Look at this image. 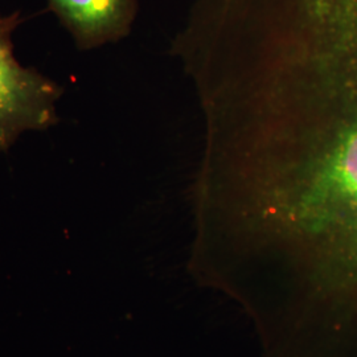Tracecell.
Wrapping results in <instances>:
<instances>
[{"label":"cell","instance_id":"cell-1","mask_svg":"<svg viewBox=\"0 0 357 357\" xmlns=\"http://www.w3.org/2000/svg\"><path fill=\"white\" fill-rule=\"evenodd\" d=\"M307 24L328 59L337 113L306 175L266 193L264 217L305 281L357 308V0H315Z\"/></svg>","mask_w":357,"mask_h":357},{"label":"cell","instance_id":"cell-3","mask_svg":"<svg viewBox=\"0 0 357 357\" xmlns=\"http://www.w3.org/2000/svg\"><path fill=\"white\" fill-rule=\"evenodd\" d=\"M77 48L86 51L128 35L138 0H48Z\"/></svg>","mask_w":357,"mask_h":357},{"label":"cell","instance_id":"cell-2","mask_svg":"<svg viewBox=\"0 0 357 357\" xmlns=\"http://www.w3.org/2000/svg\"><path fill=\"white\" fill-rule=\"evenodd\" d=\"M23 22L20 11L0 15V153H7L23 132L57 125L56 103L64 93L51 78L17 63L13 33Z\"/></svg>","mask_w":357,"mask_h":357}]
</instances>
